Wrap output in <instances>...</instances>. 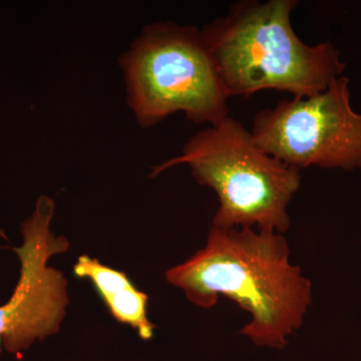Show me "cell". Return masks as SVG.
Wrapping results in <instances>:
<instances>
[{
  "label": "cell",
  "instance_id": "cell-8",
  "mask_svg": "<svg viewBox=\"0 0 361 361\" xmlns=\"http://www.w3.org/2000/svg\"><path fill=\"white\" fill-rule=\"evenodd\" d=\"M1 344H2V341H1V339H0V350H1Z\"/></svg>",
  "mask_w": 361,
  "mask_h": 361
},
{
  "label": "cell",
  "instance_id": "cell-4",
  "mask_svg": "<svg viewBox=\"0 0 361 361\" xmlns=\"http://www.w3.org/2000/svg\"><path fill=\"white\" fill-rule=\"evenodd\" d=\"M120 66L127 103L141 128L154 127L176 113L209 127L229 116L230 97L196 26L149 23Z\"/></svg>",
  "mask_w": 361,
  "mask_h": 361
},
{
  "label": "cell",
  "instance_id": "cell-3",
  "mask_svg": "<svg viewBox=\"0 0 361 361\" xmlns=\"http://www.w3.org/2000/svg\"><path fill=\"white\" fill-rule=\"evenodd\" d=\"M182 164L219 199L213 227L256 226L260 231L279 234L290 227L288 207L300 188V169L263 152L252 133L231 116L197 133L179 157L157 166L151 176Z\"/></svg>",
  "mask_w": 361,
  "mask_h": 361
},
{
  "label": "cell",
  "instance_id": "cell-5",
  "mask_svg": "<svg viewBox=\"0 0 361 361\" xmlns=\"http://www.w3.org/2000/svg\"><path fill=\"white\" fill-rule=\"evenodd\" d=\"M349 84L341 75L320 94L259 111L251 130L256 145L298 169L361 170V114L351 106Z\"/></svg>",
  "mask_w": 361,
  "mask_h": 361
},
{
  "label": "cell",
  "instance_id": "cell-7",
  "mask_svg": "<svg viewBox=\"0 0 361 361\" xmlns=\"http://www.w3.org/2000/svg\"><path fill=\"white\" fill-rule=\"evenodd\" d=\"M78 278L89 279L118 322L137 330L142 339L153 337L155 325L148 319V296L137 290L126 273L102 264L97 259L80 256L73 266Z\"/></svg>",
  "mask_w": 361,
  "mask_h": 361
},
{
  "label": "cell",
  "instance_id": "cell-1",
  "mask_svg": "<svg viewBox=\"0 0 361 361\" xmlns=\"http://www.w3.org/2000/svg\"><path fill=\"white\" fill-rule=\"evenodd\" d=\"M289 255L279 233L212 227L206 246L169 269L166 279L205 310L220 295L232 299L252 316L241 334L257 345L282 348L311 304L310 281Z\"/></svg>",
  "mask_w": 361,
  "mask_h": 361
},
{
  "label": "cell",
  "instance_id": "cell-2",
  "mask_svg": "<svg viewBox=\"0 0 361 361\" xmlns=\"http://www.w3.org/2000/svg\"><path fill=\"white\" fill-rule=\"evenodd\" d=\"M297 0H242L201 28L228 97L276 90L293 97L324 92L346 63L330 42L305 44L294 32Z\"/></svg>",
  "mask_w": 361,
  "mask_h": 361
},
{
  "label": "cell",
  "instance_id": "cell-6",
  "mask_svg": "<svg viewBox=\"0 0 361 361\" xmlns=\"http://www.w3.org/2000/svg\"><path fill=\"white\" fill-rule=\"evenodd\" d=\"M54 202L39 197L35 211L21 224L23 244L13 250L20 261V276L11 299L0 305V339L7 351L20 353L61 329L68 305L66 279L49 266L56 254L70 247L51 231Z\"/></svg>",
  "mask_w": 361,
  "mask_h": 361
}]
</instances>
